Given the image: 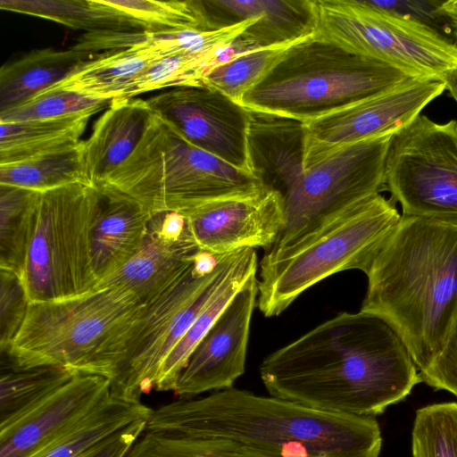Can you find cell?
Instances as JSON below:
<instances>
[{"instance_id": "obj_33", "label": "cell", "mask_w": 457, "mask_h": 457, "mask_svg": "<svg viewBox=\"0 0 457 457\" xmlns=\"http://www.w3.org/2000/svg\"><path fill=\"white\" fill-rule=\"evenodd\" d=\"M126 457H274L235 441L144 431Z\"/></svg>"}, {"instance_id": "obj_1", "label": "cell", "mask_w": 457, "mask_h": 457, "mask_svg": "<svg viewBox=\"0 0 457 457\" xmlns=\"http://www.w3.org/2000/svg\"><path fill=\"white\" fill-rule=\"evenodd\" d=\"M397 332L380 317L342 312L269 354L270 395L340 415L375 417L421 381Z\"/></svg>"}, {"instance_id": "obj_13", "label": "cell", "mask_w": 457, "mask_h": 457, "mask_svg": "<svg viewBox=\"0 0 457 457\" xmlns=\"http://www.w3.org/2000/svg\"><path fill=\"white\" fill-rule=\"evenodd\" d=\"M445 90V80L414 79L304 122L305 169L345 145L398 132L421 114V111Z\"/></svg>"}, {"instance_id": "obj_24", "label": "cell", "mask_w": 457, "mask_h": 457, "mask_svg": "<svg viewBox=\"0 0 457 457\" xmlns=\"http://www.w3.org/2000/svg\"><path fill=\"white\" fill-rule=\"evenodd\" d=\"M102 53L76 48L36 49L0 70V112L24 104L74 73Z\"/></svg>"}, {"instance_id": "obj_30", "label": "cell", "mask_w": 457, "mask_h": 457, "mask_svg": "<svg viewBox=\"0 0 457 457\" xmlns=\"http://www.w3.org/2000/svg\"><path fill=\"white\" fill-rule=\"evenodd\" d=\"M6 361H2L0 377V431L10 428L79 373L59 366L21 368Z\"/></svg>"}, {"instance_id": "obj_10", "label": "cell", "mask_w": 457, "mask_h": 457, "mask_svg": "<svg viewBox=\"0 0 457 457\" xmlns=\"http://www.w3.org/2000/svg\"><path fill=\"white\" fill-rule=\"evenodd\" d=\"M196 253L144 308L129 328L122 362L112 392L131 401L154 390L157 371L218 287L230 254L213 268L203 266Z\"/></svg>"}, {"instance_id": "obj_15", "label": "cell", "mask_w": 457, "mask_h": 457, "mask_svg": "<svg viewBox=\"0 0 457 457\" xmlns=\"http://www.w3.org/2000/svg\"><path fill=\"white\" fill-rule=\"evenodd\" d=\"M257 276L234 296L200 341L173 391L180 399L232 387L245 369L250 324L257 304Z\"/></svg>"}, {"instance_id": "obj_18", "label": "cell", "mask_w": 457, "mask_h": 457, "mask_svg": "<svg viewBox=\"0 0 457 457\" xmlns=\"http://www.w3.org/2000/svg\"><path fill=\"white\" fill-rule=\"evenodd\" d=\"M305 140L304 122L249 110L248 167L265 190L284 197L297 181L305 169Z\"/></svg>"}, {"instance_id": "obj_34", "label": "cell", "mask_w": 457, "mask_h": 457, "mask_svg": "<svg viewBox=\"0 0 457 457\" xmlns=\"http://www.w3.org/2000/svg\"><path fill=\"white\" fill-rule=\"evenodd\" d=\"M289 46L250 49L235 54L212 68L203 83L240 104L244 94L262 79Z\"/></svg>"}, {"instance_id": "obj_37", "label": "cell", "mask_w": 457, "mask_h": 457, "mask_svg": "<svg viewBox=\"0 0 457 457\" xmlns=\"http://www.w3.org/2000/svg\"><path fill=\"white\" fill-rule=\"evenodd\" d=\"M111 101L67 90H46L28 102L0 112V121L13 122L62 118L80 113L96 114Z\"/></svg>"}, {"instance_id": "obj_22", "label": "cell", "mask_w": 457, "mask_h": 457, "mask_svg": "<svg viewBox=\"0 0 457 457\" xmlns=\"http://www.w3.org/2000/svg\"><path fill=\"white\" fill-rule=\"evenodd\" d=\"M257 18L219 30H145L86 33L79 38L77 47L91 53L132 48L165 58L202 54L215 49L229 50L233 42Z\"/></svg>"}, {"instance_id": "obj_16", "label": "cell", "mask_w": 457, "mask_h": 457, "mask_svg": "<svg viewBox=\"0 0 457 457\" xmlns=\"http://www.w3.org/2000/svg\"><path fill=\"white\" fill-rule=\"evenodd\" d=\"M199 250L224 255L245 249H270L285 224L284 197L265 191L252 197L212 202L183 213Z\"/></svg>"}, {"instance_id": "obj_3", "label": "cell", "mask_w": 457, "mask_h": 457, "mask_svg": "<svg viewBox=\"0 0 457 457\" xmlns=\"http://www.w3.org/2000/svg\"><path fill=\"white\" fill-rule=\"evenodd\" d=\"M366 276L361 311L386 321L425 370L457 320V227L403 214Z\"/></svg>"}, {"instance_id": "obj_11", "label": "cell", "mask_w": 457, "mask_h": 457, "mask_svg": "<svg viewBox=\"0 0 457 457\" xmlns=\"http://www.w3.org/2000/svg\"><path fill=\"white\" fill-rule=\"evenodd\" d=\"M386 187L403 214L457 227V121L420 114L395 133Z\"/></svg>"}, {"instance_id": "obj_42", "label": "cell", "mask_w": 457, "mask_h": 457, "mask_svg": "<svg viewBox=\"0 0 457 457\" xmlns=\"http://www.w3.org/2000/svg\"><path fill=\"white\" fill-rule=\"evenodd\" d=\"M446 90L450 92L451 96L457 103V71L453 72L445 80Z\"/></svg>"}, {"instance_id": "obj_31", "label": "cell", "mask_w": 457, "mask_h": 457, "mask_svg": "<svg viewBox=\"0 0 457 457\" xmlns=\"http://www.w3.org/2000/svg\"><path fill=\"white\" fill-rule=\"evenodd\" d=\"M82 142L66 151L0 165V185L44 192L75 183L87 184L82 168Z\"/></svg>"}, {"instance_id": "obj_14", "label": "cell", "mask_w": 457, "mask_h": 457, "mask_svg": "<svg viewBox=\"0 0 457 457\" xmlns=\"http://www.w3.org/2000/svg\"><path fill=\"white\" fill-rule=\"evenodd\" d=\"M154 112L193 145L230 165L249 171V110L207 85L186 86L148 98Z\"/></svg>"}, {"instance_id": "obj_41", "label": "cell", "mask_w": 457, "mask_h": 457, "mask_svg": "<svg viewBox=\"0 0 457 457\" xmlns=\"http://www.w3.org/2000/svg\"><path fill=\"white\" fill-rule=\"evenodd\" d=\"M438 11L449 28L450 37L457 44V0L441 1Z\"/></svg>"}, {"instance_id": "obj_29", "label": "cell", "mask_w": 457, "mask_h": 457, "mask_svg": "<svg viewBox=\"0 0 457 457\" xmlns=\"http://www.w3.org/2000/svg\"><path fill=\"white\" fill-rule=\"evenodd\" d=\"M2 10L50 20L87 33L145 31L143 24L103 0H1Z\"/></svg>"}, {"instance_id": "obj_8", "label": "cell", "mask_w": 457, "mask_h": 457, "mask_svg": "<svg viewBox=\"0 0 457 457\" xmlns=\"http://www.w3.org/2000/svg\"><path fill=\"white\" fill-rule=\"evenodd\" d=\"M102 193L84 183L34 192L32 226L21 276L30 303L96 288L91 235Z\"/></svg>"}, {"instance_id": "obj_26", "label": "cell", "mask_w": 457, "mask_h": 457, "mask_svg": "<svg viewBox=\"0 0 457 457\" xmlns=\"http://www.w3.org/2000/svg\"><path fill=\"white\" fill-rule=\"evenodd\" d=\"M92 115L87 112L55 119L0 121V165L78 146Z\"/></svg>"}, {"instance_id": "obj_35", "label": "cell", "mask_w": 457, "mask_h": 457, "mask_svg": "<svg viewBox=\"0 0 457 457\" xmlns=\"http://www.w3.org/2000/svg\"><path fill=\"white\" fill-rule=\"evenodd\" d=\"M412 457H457V402L417 410L411 431Z\"/></svg>"}, {"instance_id": "obj_39", "label": "cell", "mask_w": 457, "mask_h": 457, "mask_svg": "<svg viewBox=\"0 0 457 457\" xmlns=\"http://www.w3.org/2000/svg\"><path fill=\"white\" fill-rule=\"evenodd\" d=\"M420 376L428 386L457 397V320L443 348Z\"/></svg>"}, {"instance_id": "obj_20", "label": "cell", "mask_w": 457, "mask_h": 457, "mask_svg": "<svg viewBox=\"0 0 457 457\" xmlns=\"http://www.w3.org/2000/svg\"><path fill=\"white\" fill-rule=\"evenodd\" d=\"M91 235L97 283L124 265L139 249L153 214L134 199L103 192Z\"/></svg>"}, {"instance_id": "obj_38", "label": "cell", "mask_w": 457, "mask_h": 457, "mask_svg": "<svg viewBox=\"0 0 457 457\" xmlns=\"http://www.w3.org/2000/svg\"><path fill=\"white\" fill-rule=\"evenodd\" d=\"M29 300L21 277L0 269V349L5 352L21 328Z\"/></svg>"}, {"instance_id": "obj_9", "label": "cell", "mask_w": 457, "mask_h": 457, "mask_svg": "<svg viewBox=\"0 0 457 457\" xmlns=\"http://www.w3.org/2000/svg\"><path fill=\"white\" fill-rule=\"evenodd\" d=\"M315 35L386 63L413 79L457 71V44L438 29L370 0H316Z\"/></svg>"}, {"instance_id": "obj_32", "label": "cell", "mask_w": 457, "mask_h": 457, "mask_svg": "<svg viewBox=\"0 0 457 457\" xmlns=\"http://www.w3.org/2000/svg\"><path fill=\"white\" fill-rule=\"evenodd\" d=\"M34 191L0 185V269L21 276L32 226Z\"/></svg>"}, {"instance_id": "obj_19", "label": "cell", "mask_w": 457, "mask_h": 457, "mask_svg": "<svg viewBox=\"0 0 457 457\" xmlns=\"http://www.w3.org/2000/svg\"><path fill=\"white\" fill-rule=\"evenodd\" d=\"M154 112L146 100L111 101L82 142V168L87 184L98 189L104 180L133 153Z\"/></svg>"}, {"instance_id": "obj_6", "label": "cell", "mask_w": 457, "mask_h": 457, "mask_svg": "<svg viewBox=\"0 0 457 457\" xmlns=\"http://www.w3.org/2000/svg\"><path fill=\"white\" fill-rule=\"evenodd\" d=\"M98 190L130 197L153 215L266 191L251 172L198 148L155 112L133 153Z\"/></svg>"}, {"instance_id": "obj_25", "label": "cell", "mask_w": 457, "mask_h": 457, "mask_svg": "<svg viewBox=\"0 0 457 457\" xmlns=\"http://www.w3.org/2000/svg\"><path fill=\"white\" fill-rule=\"evenodd\" d=\"M153 409L112 392L31 457H80Z\"/></svg>"}, {"instance_id": "obj_4", "label": "cell", "mask_w": 457, "mask_h": 457, "mask_svg": "<svg viewBox=\"0 0 457 457\" xmlns=\"http://www.w3.org/2000/svg\"><path fill=\"white\" fill-rule=\"evenodd\" d=\"M144 306L135 293L119 287L29 302L21 328L4 353L18 367L59 366L112 383L127 334Z\"/></svg>"}, {"instance_id": "obj_21", "label": "cell", "mask_w": 457, "mask_h": 457, "mask_svg": "<svg viewBox=\"0 0 457 457\" xmlns=\"http://www.w3.org/2000/svg\"><path fill=\"white\" fill-rule=\"evenodd\" d=\"M198 251L188 230L177 241L162 237L152 216L137 253L117 271L98 282L96 288L123 287L145 303L158 295Z\"/></svg>"}, {"instance_id": "obj_12", "label": "cell", "mask_w": 457, "mask_h": 457, "mask_svg": "<svg viewBox=\"0 0 457 457\" xmlns=\"http://www.w3.org/2000/svg\"><path fill=\"white\" fill-rule=\"evenodd\" d=\"M394 134L345 145L306 168L284 195L285 224L273 246L286 245L337 212L386 190Z\"/></svg>"}, {"instance_id": "obj_27", "label": "cell", "mask_w": 457, "mask_h": 457, "mask_svg": "<svg viewBox=\"0 0 457 457\" xmlns=\"http://www.w3.org/2000/svg\"><path fill=\"white\" fill-rule=\"evenodd\" d=\"M317 21L316 0H262L257 20L233 42L231 55L292 46L312 36Z\"/></svg>"}, {"instance_id": "obj_28", "label": "cell", "mask_w": 457, "mask_h": 457, "mask_svg": "<svg viewBox=\"0 0 457 457\" xmlns=\"http://www.w3.org/2000/svg\"><path fill=\"white\" fill-rule=\"evenodd\" d=\"M160 59L132 48L105 51L46 90L73 91L109 101L126 98L134 79Z\"/></svg>"}, {"instance_id": "obj_40", "label": "cell", "mask_w": 457, "mask_h": 457, "mask_svg": "<svg viewBox=\"0 0 457 457\" xmlns=\"http://www.w3.org/2000/svg\"><path fill=\"white\" fill-rule=\"evenodd\" d=\"M147 420L134 421L80 457H126L130 448L144 433Z\"/></svg>"}, {"instance_id": "obj_5", "label": "cell", "mask_w": 457, "mask_h": 457, "mask_svg": "<svg viewBox=\"0 0 457 457\" xmlns=\"http://www.w3.org/2000/svg\"><path fill=\"white\" fill-rule=\"evenodd\" d=\"M395 202L380 194L361 199L283 246L264 251L257 278V306L266 317L282 313L302 293L347 270L365 274L401 220Z\"/></svg>"}, {"instance_id": "obj_23", "label": "cell", "mask_w": 457, "mask_h": 457, "mask_svg": "<svg viewBox=\"0 0 457 457\" xmlns=\"http://www.w3.org/2000/svg\"><path fill=\"white\" fill-rule=\"evenodd\" d=\"M257 268L255 249L245 248L230 254L225 273L215 292L161 364L155 377L154 390L174 391L179 377L195 348L234 296L253 275H256Z\"/></svg>"}, {"instance_id": "obj_2", "label": "cell", "mask_w": 457, "mask_h": 457, "mask_svg": "<svg viewBox=\"0 0 457 457\" xmlns=\"http://www.w3.org/2000/svg\"><path fill=\"white\" fill-rule=\"evenodd\" d=\"M145 430L235 441L274 457H378L375 417L340 415L229 387L153 410Z\"/></svg>"}, {"instance_id": "obj_36", "label": "cell", "mask_w": 457, "mask_h": 457, "mask_svg": "<svg viewBox=\"0 0 457 457\" xmlns=\"http://www.w3.org/2000/svg\"><path fill=\"white\" fill-rule=\"evenodd\" d=\"M145 26L146 30H204L197 0H103Z\"/></svg>"}, {"instance_id": "obj_7", "label": "cell", "mask_w": 457, "mask_h": 457, "mask_svg": "<svg viewBox=\"0 0 457 457\" xmlns=\"http://www.w3.org/2000/svg\"><path fill=\"white\" fill-rule=\"evenodd\" d=\"M413 79L315 33L289 47L240 104L308 122L377 96Z\"/></svg>"}, {"instance_id": "obj_17", "label": "cell", "mask_w": 457, "mask_h": 457, "mask_svg": "<svg viewBox=\"0 0 457 457\" xmlns=\"http://www.w3.org/2000/svg\"><path fill=\"white\" fill-rule=\"evenodd\" d=\"M111 393V379L75 374L13 426L0 431V457H31Z\"/></svg>"}]
</instances>
